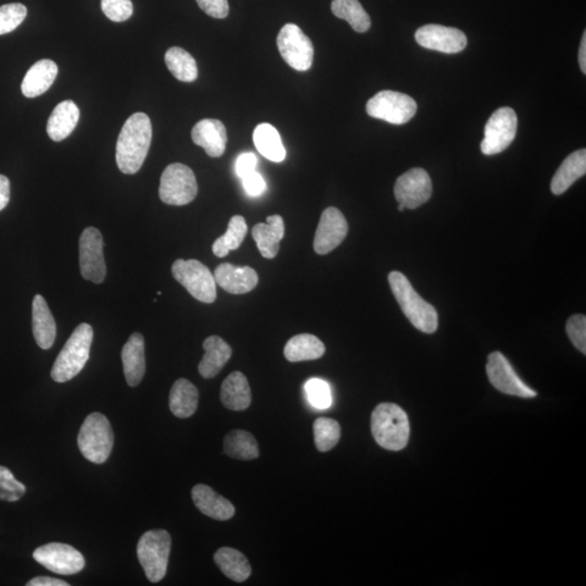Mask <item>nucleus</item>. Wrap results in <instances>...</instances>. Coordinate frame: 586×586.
Listing matches in <instances>:
<instances>
[{"label": "nucleus", "instance_id": "nucleus-18", "mask_svg": "<svg viewBox=\"0 0 586 586\" xmlns=\"http://www.w3.org/2000/svg\"><path fill=\"white\" fill-rule=\"evenodd\" d=\"M215 283L231 295H245L259 283V276L251 268H237L230 263L219 265L214 272Z\"/></svg>", "mask_w": 586, "mask_h": 586}, {"label": "nucleus", "instance_id": "nucleus-14", "mask_svg": "<svg viewBox=\"0 0 586 586\" xmlns=\"http://www.w3.org/2000/svg\"><path fill=\"white\" fill-rule=\"evenodd\" d=\"M490 383L503 394L519 397H535L536 392L518 377L508 359L500 352L491 353L486 363Z\"/></svg>", "mask_w": 586, "mask_h": 586}, {"label": "nucleus", "instance_id": "nucleus-48", "mask_svg": "<svg viewBox=\"0 0 586 586\" xmlns=\"http://www.w3.org/2000/svg\"><path fill=\"white\" fill-rule=\"evenodd\" d=\"M579 63L583 73H586V32L583 33L581 46L579 49Z\"/></svg>", "mask_w": 586, "mask_h": 586}, {"label": "nucleus", "instance_id": "nucleus-21", "mask_svg": "<svg viewBox=\"0 0 586 586\" xmlns=\"http://www.w3.org/2000/svg\"><path fill=\"white\" fill-rule=\"evenodd\" d=\"M32 325L37 346L43 350L51 349L56 340L57 326L45 298L41 295L33 298Z\"/></svg>", "mask_w": 586, "mask_h": 586}, {"label": "nucleus", "instance_id": "nucleus-31", "mask_svg": "<svg viewBox=\"0 0 586 586\" xmlns=\"http://www.w3.org/2000/svg\"><path fill=\"white\" fill-rule=\"evenodd\" d=\"M325 346L317 337L302 334L292 337L285 346L284 354L289 362L314 361L325 354Z\"/></svg>", "mask_w": 586, "mask_h": 586}, {"label": "nucleus", "instance_id": "nucleus-8", "mask_svg": "<svg viewBox=\"0 0 586 586\" xmlns=\"http://www.w3.org/2000/svg\"><path fill=\"white\" fill-rule=\"evenodd\" d=\"M198 184L195 173L181 163L169 165L160 181L159 196L170 206H186L196 198Z\"/></svg>", "mask_w": 586, "mask_h": 586}, {"label": "nucleus", "instance_id": "nucleus-12", "mask_svg": "<svg viewBox=\"0 0 586 586\" xmlns=\"http://www.w3.org/2000/svg\"><path fill=\"white\" fill-rule=\"evenodd\" d=\"M33 557L49 571L63 574V576L79 573L85 568L84 557L74 547L68 544L43 545L33 552Z\"/></svg>", "mask_w": 586, "mask_h": 586}, {"label": "nucleus", "instance_id": "nucleus-30", "mask_svg": "<svg viewBox=\"0 0 586 586\" xmlns=\"http://www.w3.org/2000/svg\"><path fill=\"white\" fill-rule=\"evenodd\" d=\"M214 562L226 577L240 583L251 576L250 562L239 551L222 547L214 555Z\"/></svg>", "mask_w": 586, "mask_h": 586}, {"label": "nucleus", "instance_id": "nucleus-37", "mask_svg": "<svg viewBox=\"0 0 586 586\" xmlns=\"http://www.w3.org/2000/svg\"><path fill=\"white\" fill-rule=\"evenodd\" d=\"M315 445L319 452H328L338 444L341 436V427L335 419L320 417L315 420Z\"/></svg>", "mask_w": 586, "mask_h": 586}, {"label": "nucleus", "instance_id": "nucleus-3", "mask_svg": "<svg viewBox=\"0 0 586 586\" xmlns=\"http://www.w3.org/2000/svg\"><path fill=\"white\" fill-rule=\"evenodd\" d=\"M372 434L377 444L389 451H401L410 440V422L407 415L394 403H381L370 419Z\"/></svg>", "mask_w": 586, "mask_h": 586}, {"label": "nucleus", "instance_id": "nucleus-17", "mask_svg": "<svg viewBox=\"0 0 586 586\" xmlns=\"http://www.w3.org/2000/svg\"><path fill=\"white\" fill-rule=\"evenodd\" d=\"M349 230L345 215L337 208L326 209L314 238V250L327 254L339 247Z\"/></svg>", "mask_w": 586, "mask_h": 586}, {"label": "nucleus", "instance_id": "nucleus-4", "mask_svg": "<svg viewBox=\"0 0 586 586\" xmlns=\"http://www.w3.org/2000/svg\"><path fill=\"white\" fill-rule=\"evenodd\" d=\"M93 337L91 325L83 323L77 326L54 364L52 378L56 383H68L85 367L91 356Z\"/></svg>", "mask_w": 586, "mask_h": 586}, {"label": "nucleus", "instance_id": "nucleus-23", "mask_svg": "<svg viewBox=\"0 0 586 586\" xmlns=\"http://www.w3.org/2000/svg\"><path fill=\"white\" fill-rule=\"evenodd\" d=\"M268 223H259L252 230V237L265 259H274L279 252L280 241L285 236V223L280 215H270Z\"/></svg>", "mask_w": 586, "mask_h": 586}, {"label": "nucleus", "instance_id": "nucleus-42", "mask_svg": "<svg viewBox=\"0 0 586 586\" xmlns=\"http://www.w3.org/2000/svg\"><path fill=\"white\" fill-rule=\"evenodd\" d=\"M102 9L107 18L113 22H124L132 15L131 0H102Z\"/></svg>", "mask_w": 586, "mask_h": 586}, {"label": "nucleus", "instance_id": "nucleus-11", "mask_svg": "<svg viewBox=\"0 0 586 586\" xmlns=\"http://www.w3.org/2000/svg\"><path fill=\"white\" fill-rule=\"evenodd\" d=\"M281 57L292 69L304 72L311 69L314 58L313 43L297 24L283 26L278 36Z\"/></svg>", "mask_w": 586, "mask_h": 586}, {"label": "nucleus", "instance_id": "nucleus-26", "mask_svg": "<svg viewBox=\"0 0 586 586\" xmlns=\"http://www.w3.org/2000/svg\"><path fill=\"white\" fill-rule=\"evenodd\" d=\"M251 389L245 375L231 373L220 386V402L228 410L240 412L250 406Z\"/></svg>", "mask_w": 586, "mask_h": 586}, {"label": "nucleus", "instance_id": "nucleus-27", "mask_svg": "<svg viewBox=\"0 0 586 586\" xmlns=\"http://www.w3.org/2000/svg\"><path fill=\"white\" fill-rule=\"evenodd\" d=\"M80 120V109L72 101L60 103L47 123V134L54 142H63L75 130Z\"/></svg>", "mask_w": 586, "mask_h": 586}, {"label": "nucleus", "instance_id": "nucleus-29", "mask_svg": "<svg viewBox=\"0 0 586 586\" xmlns=\"http://www.w3.org/2000/svg\"><path fill=\"white\" fill-rule=\"evenodd\" d=\"M199 392L190 380L181 378L176 381L170 392V410L176 417L190 418L196 413Z\"/></svg>", "mask_w": 586, "mask_h": 586}, {"label": "nucleus", "instance_id": "nucleus-5", "mask_svg": "<svg viewBox=\"0 0 586 586\" xmlns=\"http://www.w3.org/2000/svg\"><path fill=\"white\" fill-rule=\"evenodd\" d=\"M113 444V430L108 418L101 413L88 415L77 436L82 455L92 463L103 464L112 454Z\"/></svg>", "mask_w": 586, "mask_h": 586}, {"label": "nucleus", "instance_id": "nucleus-1", "mask_svg": "<svg viewBox=\"0 0 586 586\" xmlns=\"http://www.w3.org/2000/svg\"><path fill=\"white\" fill-rule=\"evenodd\" d=\"M152 141L151 121L145 113L131 115L125 122L117 142V164L122 173L136 174L147 158Z\"/></svg>", "mask_w": 586, "mask_h": 586}, {"label": "nucleus", "instance_id": "nucleus-13", "mask_svg": "<svg viewBox=\"0 0 586 586\" xmlns=\"http://www.w3.org/2000/svg\"><path fill=\"white\" fill-rule=\"evenodd\" d=\"M80 268L83 278L93 284H102L106 278L103 235L95 228H87L81 235Z\"/></svg>", "mask_w": 586, "mask_h": 586}, {"label": "nucleus", "instance_id": "nucleus-15", "mask_svg": "<svg viewBox=\"0 0 586 586\" xmlns=\"http://www.w3.org/2000/svg\"><path fill=\"white\" fill-rule=\"evenodd\" d=\"M433 195V181L423 169H412L401 175L395 185V196L405 209L423 206Z\"/></svg>", "mask_w": 586, "mask_h": 586}, {"label": "nucleus", "instance_id": "nucleus-41", "mask_svg": "<svg viewBox=\"0 0 586 586\" xmlns=\"http://www.w3.org/2000/svg\"><path fill=\"white\" fill-rule=\"evenodd\" d=\"M567 334L580 352L586 353V317L585 315H573L567 322Z\"/></svg>", "mask_w": 586, "mask_h": 586}, {"label": "nucleus", "instance_id": "nucleus-9", "mask_svg": "<svg viewBox=\"0 0 586 586\" xmlns=\"http://www.w3.org/2000/svg\"><path fill=\"white\" fill-rule=\"evenodd\" d=\"M369 117L384 120L390 124L407 123L417 112V103L405 93L383 91L370 98L366 104Z\"/></svg>", "mask_w": 586, "mask_h": 586}, {"label": "nucleus", "instance_id": "nucleus-20", "mask_svg": "<svg viewBox=\"0 0 586 586\" xmlns=\"http://www.w3.org/2000/svg\"><path fill=\"white\" fill-rule=\"evenodd\" d=\"M191 496L198 510L215 521H230L235 516V506L224 496L217 493L211 486L197 484L193 486Z\"/></svg>", "mask_w": 586, "mask_h": 586}, {"label": "nucleus", "instance_id": "nucleus-49", "mask_svg": "<svg viewBox=\"0 0 586 586\" xmlns=\"http://www.w3.org/2000/svg\"><path fill=\"white\" fill-rule=\"evenodd\" d=\"M397 209H399V211H401V212H402V211H405V206H403V204H399V208H397Z\"/></svg>", "mask_w": 586, "mask_h": 586}, {"label": "nucleus", "instance_id": "nucleus-35", "mask_svg": "<svg viewBox=\"0 0 586 586\" xmlns=\"http://www.w3.org/2000/svg\"><path fill=\"white\" fill-rule=\"evenodd\" d=\"M165 63L177 80L185 83L198 79V66L191 54L181 47L170 48L165 54Z\"/></svg>", "mask_w": 586, "mask_h": 586}, {"label": "nucleus", "instance_id": "nucleus-40", "mask_svg": "<svg viewBox=\"0 0 586 586\" xmlns=\"http://www.w3.org/2000/svg\"><path fill=\"white\" fill-rule=\"evenodd\" d=\"M309 403L319 410H325L331 405V392L329 385L324 380L311 379L306 385Z\"/></svg>", "mask_w": 586, "mask_h": 586}, {"label": "nucleus", "instance_id": "nucleus-32", "mask_svg": "<svg viewBox=\"0 0 586 586\" xmlns=\"http://www.w3.org/2000/svg\"><path fill=\"white\" fill-rule=\"evenodd\" d=\"M253 142L258 151L269 161L279 163L286 159V149L278 130L273 125L262 123L253 132Z\"/></svg>", "mask_w": 586, "mask_h": 586}, {"label": "nucleus", "instance_id": "nucleus-25", "mask_svg": "<svg viewBox=\"0 0 586 586\" xmlns=\"http://www.w3.org/2000/svg\"><path fill=\"white\" fill-rule=\"evenodd\" d=\"M203 349L206 351L199 364L198 370L203 378L212 379L217 377L226 363L230 361L233 350L219 336L209 337L203 342Z\"/></svg>", "mask_w": 586, "mask_h": 586}, {"label": "nucleus", "instance_id": "nucleus-24", "mask_svg": "<svg viewBox=\"0 0 586 586\" xmlns=\"http://www.w3.org/2000/svg\"><path fill=\"white\" fill-rule=\"evenodd\" d=\"M58 65L53 60L43 59L31 66L22 82L21 91L27 98L43 95L57 79Z\"/></svg>", "mask_w": 586, "mask_h": 586}, {"label": "nucleus", "instance_id": "nucleus-44", "mask_svg": "<svg viewBox=\"0 0 586 586\" xmlns=\"http://www.w3.org/2000/svg\"><path fill=\"white\" fill-rule=\"evenodd\" d=\"M241 180L248 195L251 197L262 195L265 190H267V182H265L263 176L258 173L257 171H253V172L243 176Z\"/></svg>", "mask_w": 586, "mask_h": 586}, {"label": "nucleus", "instance_id": "nucleus-34", "mask_svg": "<svg viewBox=\"0 0 586 586\" xmlns=\"http://www.w3.org/2000/svg\"><path fill=\"white\" fill-rule=\"evenodd\" d=\"M331 11L337 18L346 20L357 33L367 32L372 26V20L358 0H333Z\"/></svg>", "mask_w": 586, "mask_h": 586}, {"label": "nucleus", "instance_id": "nucleus-22", "mask_svg": "<svg viewBox=\"0 0 586 586\" xmlns=\"http://www.w3.org/2000/svg\"><path fill=\"white\" fill-rule=\"evenodd\" d=\"M126 383L137 386L142 383L146 372L145 339L142 335L135 333L130 337L122 350Z\"/></svg>", "mask_w": 586, "mask_h": 586}, {"label": "nucleus", "instance_id": "nucleus-33", "mask_svg": "<svg viewBox=\"0 0 586 586\" xmlns=\"http://www.w3.org/2000/svg\"><path fill=\"white\" fill-rule=\"evenodd\" d=\"M224 452L230 457L239 461L256 460L259 455L256 438L245 430H233L226 435Z\"/></svg>", "mask_w": 586, "mask_h": 586}, {"label": "nucleus", "instance_id": "nucleus-10", "mask_svg": "<svg viewBox=\"0 0 586 586\" xmlns=\"http://www.w3.org/2000/svg\"><path fill=\"white\" fill-rule=\"evenodd\" d=\"M518 126L517 114L512 108H500L485 124L481 151L485 156L501 153L515 140Z\"/></svg>", "mask_w": 586, "mask_h": 586}, {"label": "nucleus", "instance_id": "nucleus-46", "mask_svg": "<svg viewBox=\"0 0 586 586\" xmlns=\"http://www.w3.org/2000/svg\"><path fill=\"white\" fill-rule=\"evenodd\" d=\"M10 201V181L8 177L0 174V211L8 206Z\"/></svg>", "mask_w": 586, "mask_h": 586}, {"label": "nucleus", "instance_id": "nucleus-47", "mask_svg": "<svg viewBox=\"0 0 586 586\" xmlns=\"http://www.w3.org/2000/svg\"><path fill=\"white\" fill-rule=\"evenodd\" d=\"M27 586H69V583L63 581L60 579L51 577H37L32 579L31 581L26 583Z\"/></svg>", "mask_w": 586, "mask_h": 586}, {"label": "nucleus", "instance_id": "nucleus-45", "mask_svg": "<svg viewBox=\"0 0 586 586\" xmlns=\"http://www.w3.org/2000/svg\"><path fill=\"white\" fill-rule=\"evenodd\" d=\"M257 164H258V158L256 154L251 152L243 153L237 160L236 172L238 176H239L240 179H242L243 176H246L249 173L253 172V171H256Z\"/></svg>", "mask_w": 586, "mask_h": 586}, {"label": "nucleus", "instance_id": "nucleus-28", "mask_svg": "<svg viewBox=\"0 0 586 586\" xmlns=\"http://www.w3.org/2000/svg\"><path fill=\"white\" fill-rule=\"evenodd\" d=\"M586 173V151L581 149L568 156L552 177L551 190L556 196L562 195Z\"/></svg>", "mask_w": 586, "mask_h": 586}, {"label": "nucleus", "instance_id": "nucleus-38", "mask_svg": "<svg viewBox=\"0 0 586 586\" xmlns=\"http://www.w3.org/2000/svg\"><path fill=\"white\" fill-rule=\"evenodd\" d=\"M27 9L22 4H7L0 7V35L8 34L24 22Z\"/></svg>", "mask_w": 586, "mask_h": 586}, {"label": "nucleus", "instance_id": "nucleus-39", "mask_svg": "<svg viewBox=\"0 0 586 586\" xmlns=\"http://www.w3.org/2000/svg\"><path fill=\"white\" fill-rule=\"evenodd\" d=\"M25 485L15 478L7 467L0 466V501L16 502L24 496Z\"/></svg>", "mask_w": 586, "mask_h": 586}, {"label": "nucleus", "instance_id": "nucleus-6", "mask_svg": "<svg viewBox=\"0 0 586 586\" xmlns=\"http://www.w3.org/2000/svg\"><path fill=\"white\" fill-rule=\"evenodd\" d=\"M171 535L165 530H151L143 533L137 544V556L149 581L164 579L170 560Z\"/></svg>", "mask_w": 586, "mask_h": 586}, {"label": "nucleus", "instance_id": "nucleus-19", "mask_svg": "<svg viewBox=\"0 0 586 586\" xmlns=\"http://www.w3.org/2000/svg\"><path fill=\"white\" fill-rule=\"evenodd\" d=\"M191 138L197 146H200L206 151L208 156L220 158L225 152L228 132L220 120L204 119L193 126Z\"/></svg>", "mask_w": 586, "mask_h": 586}, {"label": "nucleus", "instance_id": "nucleus-7", "mask_svg": "<svg viewBox=\"0 0 586 586\" xmlns=\"http://www.w3.org/2000/svg\"><path fill=\"white\" fill-rule=\"evenodd\" d=\"M174 278L190 295L203 303L217 300V283L206 265L197 259H177L172 267Z\"/></svg>", "mask_w": 586, "mask_h": 586}, {"label": "nucleus", "instance_id": "nucleus-16", "mask_svg": "<svg viewBox=\"0 0 586 586\" xmlns=\"http://www.w3.org/2000/svg\"><path fill=\"white\" fill-rule=\"evenodd\" d=\"M415 40L420 46L444 54H457L467 46L465 33L455 27L428 24L415 33Z\"/></svg>", "mask_w": 586, "mask_h": 586}, {"label": "nucleus", "instance_id": "nucleus-2", "mask_svg": "<svg viewBox=\"0 0 586 586\" xmlns=\"http://www.w3.org/2000/svg\"><path fill=\"white\" fill-rule=\"evenodd\" d=\"M389 284L403 313L414 327L425 334L435 333L439 325L438 313L415 291L406 276L395 270L389 274Z\"/></svg>", "mask_w": 586, "mask_h": 586}, {"label": "nucleus", "instance_id": "nucleus-36", "mask_svg": "<svg viewBox=\"0 0 586 586\" xmlns=\"http://www.w3.org/2000/svg\"><path fill=\"white\" fill-rule=\"evenodd\" d=\"M248 233L246 220L241 215H235L230 220L228 230L213 243V253L218 258H225L230 251L241 246Z\"/></svg>", "mask_w": 586, "mask_h": 586}, {"label": "nucleus", "instance_id": "nucleus-43", "mask_svg": "<svg viewBox=\"0 0 586 586\" xmlns=\"http://www.w3.org/2000/svg\"><path fill=\"white\" fill-rule=\"evenodd\" d=\"M199 7L215 19H225L230 14L229 0H196Z\"/></svg>", "mask_w": 586, "mask_h": 586}]
</instances>
